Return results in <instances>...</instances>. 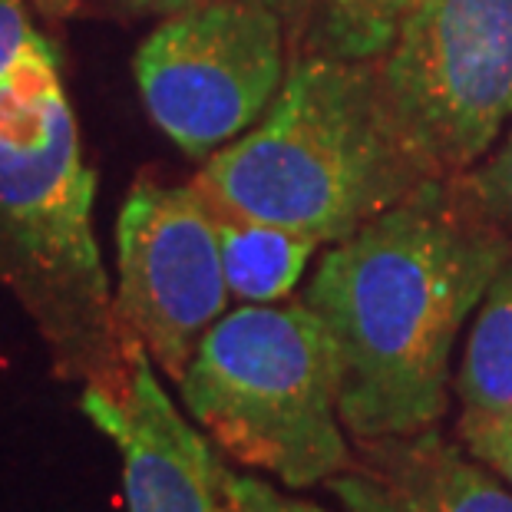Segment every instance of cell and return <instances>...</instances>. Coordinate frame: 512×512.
<instances>
[{"label":"cell","mask_w":512,"mask_h":512,"mask_svg":"<svg viewBox=\"0 0 512 512\" xmlns=\"http://www.w3.org/2000/svg\"><path fill=\"white\" fill-rule=\"evenodd\" d=\"M509 255L512 238L446 179L328 248L304 304L341 351V420L354 440L437 427L453 344Z\"/></svg>","instance_id":"cell-1"},{"label":"cell","mask_w":512,"mask_h":512,"mask_svg":"<svg viewBox=\"0 0 512 512\" xmlns=\"http://www.w3.org/2000/svg\"><path fill=\"white\" fill-rule=\"evenodd\" d=\"M93 195L57 47L34 27L30 0H0V275L70 374L116 387L129 341L93 235Z\"/></svg>","instance_id":"cell-2"},{"label":"cell","mask_w":512,"mask_h":512,"mask_svg":"<svg viewBox=\"0 0 512 512\" xmlns=\"http://www.w3.org/2000/svg\"><path fill=\"white\" fill-rule=\"evenodd\" d=\"M433 179L390 113L377 60L294 53L265 116L192 185L222 215L334 245Z\"/></svg>","instance_id":"cell-3"},{"label":"cell","mask_w":512,"mask_h":512,"mask_svg":"<svg viewBox=\"0 0 512 512\" xmlns=\"http://www.w3.org/2000/svg\"><path fill=\"white\" fill-rule=\"evenodd\" d=\"M341 390L337 341L304 298L222 314L179 380L185 410L219 450L291 489L354 463Z\"/></svg>","instance_id":"cell-4"},{"label":"cell","mask_w":512,"mask_h":512,"mask_svg":"<svg viewBox=\"0 0 512 512\" xmlns=\"http://www.w3.org/2000/svg\"><path fill=\"white\" fill-rule=\"evenodd\" d=\"M377 73L427 169L463 176L512 116V0H420Z\"/></svg>","instance_id":"cell-5"},{"label":"cell","mask_w":512,"mask_h":512,"mask_svg":"<svg viewBox=\"0 0 512 512\" xmlns=\"http://www.w3.org/2000/svg\"><path fill=\"white\" fill-rule=\"evenodd\" d=\"M288 27L258 0H199L162 17L139 43L146 113L189 156L252 129L285 83Z\"/></svg>","instance_id":"cell-6"},{"label":"cell","mask_w":512,"mask_h":512,"mask_svg":"<svg viewBox=\"0 0 512 512\" xmlns=\"http://www.w3.org/2000/svg\"><path fill=\"white\" fill-rule=\"evenodd\" d=\"M232 298L219 222L195 185L139 179L116 222V318L126 341L179 384Z\"/></svg>","instance_id":"cell-7"},{"label":"cell","mask_w":512,"mask_h":512,"mask_svg":"<svg viewBox=\"0 0 512 512\" xmlns=\"http://www.w3.org/2000/svg\"><path fill=\"white\" fill-rule=\"evenodd\" d=\"M83 413L123 453L129 512H232L212 437L182 417L143 344H126L116 387H86Z\"/></svg>","instance_id":"cell-8"},{"label":"cell","mask_w":512,"mask_h":512,"mask_svg":"<svg viewBox=\"0 0 512 512\" xmlns=\"http://www.w3.org/2000/svg\"><path fill=\"white\" fill-rule=\"evenodd\" d=\"M361 446V456L328 479L347 512H512L506 479L437 427Z\"/></svg>","instance_id":"cell-9"},{"label":"cell","mask_w":512,"mask_h":512,"mask_svg":"<svg viewBox=\"0 0 512 512\" xmlns=\"http://www.w3.org/2000/svg\"><path fill=\"white\" fill-rule=\"evenodd\" d=\"M215 222H219L228 291L242 304H278L288 298L314 252L324 245L314 235L222 212H215Z\"/></svg>","instance_id":"cell-10"},{"label":"cell","mask_w":512,"mask_h":512,"mask_svg":"<svg viewBox=\"0 0 512 512\" xmlns=\"http://www.w3.org/2000/svg\"><path fill=\"white\" fill-rule=\"evenodd\" d=\"M456 397L460 417L512 420V255L496 271L466 341Z\"/></svg>","instance_id":"cell-11"},{"label":"cell","mask_w":512,"mask_h":512,"mask_svg":"<svg viewBox=\"0 0 512 512\" xmlns=\"http://www.w3.org/2000/svg\"><path fill=\"white\" fill-rule=\"evenodd\" d=\"M420 0H318L294 53L374 63L397 40Z\"/></svg>","instance_id":"cell-12"},{"label":"cell","mask_w":512,"mask_h":512,"mask_svg":"<svg viewBox=\"0 0 512 512\" xmlns=\"http://www.w3.org/2000/svg\"><path fill=\"white\" fill-rule=\"evenodd\" d=\"M450 182L486 222L503 228L512 238V136L503 143V149L493 152L489 162L476 169H466L463 176H456Z\"/></svg>","instance_id":"cell-13"},{"label":"cell","mask_w":512,"mask_h":512,"mask_svg":"<svg viewBox=\"0 0 512 512\" xmlns=\"http://www.w3.org/2000/svg\"><path fill=\"white\" fill-rule=\"evenodd\" d=\"M456 437H460L466 453H473L499 479H506V486H512V420L460 417Z\"/></svg>","instance_id":"cell-14"},{"label":"cell","mask_w":512,"mask_h":512,"mask_svg":"<svg viewBox=\"0 0 512 512\" xmlns=\"http://www.w3.org/2000/svg\"><path fill=\"white\" fill-rule=\"evenodd\" d=\"M225 489L232 512H328L314 503H304V499L278 493L275 486L248 473H235L232 466H225Z\"/></svg>","instance_id":"cell-15"},{"label":"cell","mask_w":512,"mask_h":512,"mask_svg":"<svg viewBox=\"0 0 512 512\" xmlns=\"http://www.w3.org/2000/svg\"><path fill=\"white\" fill-rule=\"evenodd\" d=\"M258 4L271 7L281 20H285V27H288V40H291V47H294V43L301 40L304 27H308V20H311L314 4H318V0H258Z\"/></svg>","instance_id":"cell-16"},{"label":"cell","mask_w":512,"mask_h":512,"mask_svg":"<svg viewBox=\"0 0 512 512\" xmlns=\"http://www.w3.org/2000/svg\"><path fill=\"white\" fill-rule=\"evenodd\" d=\"M80 4L83 0H30V7H34L43 20H50V24H63V20L80 10Z\"/></svg>","instance_id":"cell-17"},{"label":"cell","mask_w":512,"mask_h":512,"mask_svg":"<svg viewBox=\"0 0 512 512\" xmlns=\"http://www.w3.org/2000/svg\"><path fill=\"white\" fill-rule=\"evenodd\" d=\"M126 4H129V10H136V14L169 17V14H176V10L199 4V0H126Z\"/></svg>","instance_id":"cell-18"}]
</instances>
